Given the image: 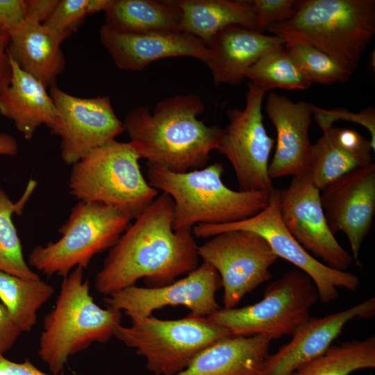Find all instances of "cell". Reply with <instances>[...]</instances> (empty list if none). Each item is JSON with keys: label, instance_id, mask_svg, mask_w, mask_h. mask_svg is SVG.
<instances>
[{"label": "cell", "instance_id": "obj_9", "mask_svg": "<svg viewBox=\"0 0 375 375\" xmlns=\"http://www.w3.org/2000/svg\"><path fill=\"white\" fill-rule=\"evenodd\" d=\"M318 300L311 278L299 269H291L267 285L260 301L220 308L206 318L234 335H265L272 340L291 335L310 317V309Z\"/></svg>", "mask_w": 375, "mask_h": 375}, {"label": "cell", "instance_id": "obj_29", "mask_svg": "<svg viewBox=\"0 0 375 375\" xmlns=\"http://www.w3.org/2000/svg\"><path fill=\"white\" fill-rule=\"evenodd\" d=\"M244 76L266 92L275 88L307 90L313 83L290 56L285 45L262 56Z\"/></svg>", "mask_w": 375, "mask_h": 375}, {"label": "cell", "instance_id": "obj_25", "mask_svg": "<svg viewBox=\"0 0 375 375\" xmlns=\"http://www.w3.org/2000/svg\"><path fill=\"white\" fill-rule=\"evenodd\" d=\"M181 11V30L207 46L222 29L239 25L256 31L251 0H176Z\"/></svg>", "mask_w": 375, "mask_h": 375}, {"label": "cell", "instance_id": "obj_19", "mask_svg": "<svg viewBox=\"0 0 375 375\" xmlns=\"http://www.w3.org/2000/svg\"><path fill=\"white\" fill-rule=\"evenodd\" d=\"M375 298L322 317H310L276 353L265 358L260 375H290L298 367L324 352L350 321L373 317Z\"/></svg>", "mask_w": 375, "mask_h": 375}, {"label": "cell", "instance_id": "obj_1", "mask_svg": "<svg viewBox=\"0 0 375 375\" xmlns=\"http://www.w3.org/2000/svg\"><path fill=\"white\" fill-rule=\"evenodd\" d=\"M112 247L94 285L108 296L144 278L153 287L167 285L198 267L192 228L174 230V201L165 192L135 219Z\"/></svg>", "mask_w": 375, "mask_h": 375}, {"label": "cell", "instance_id": "obj_6", "mask_svg": "<svg viewBox=\"0 0 375 375\" xmlns=\"http://www.w3.org/2000/svg\"><path fill=\"white\" fill-rule=\"evenodd\" d=\"M140 158L130 142L114 140L94 149L72 165L70 194L78 201L110 206L135 219L158 196L141 172Z\"/></svg>", "mask_w": 375, "mask_h": 375}, {"label": "cell", "instance_id": "obj_31", "mask_svg": "<svg viewBox=\"0 0 375 375\" xmlns=\"http://www.w3.org/2000/svg\"><path fill=\"white\" fill-rule=\"evenodd\" d=\"M285 47L312 83L324 85L344 83L353 74L331 57L312 47L285 45Z\"/></svg>", "mask_w": 375, "mask_h": 375}, {"label": "cell", "instance_id": "obj_28", "mask_svg": "<svg viewBox=\"0 0 375 375\" xmlns=\"http://www.w3.org/2000/svg\"><path fill=\"white\" fill-rule=\"evenodd\" d=\"M375 367V337L331 345L324 352L302 365L290 375H349Z\"/></svg>", "mask_w": 375, "mask_h": 375}, {"label": "cell", "instance_id": "obj_35", "mask_svg": "<svg viewBox=\"0 0 375 375\" xmlns=\"http://www.w3.org/2000/svg\"><path fill=\"white\" fill-rule=\"evenodd\" d=\"M26 19L25 0H0V31L8 35Z\"/></svg>", "mask_w": 375, "mask_h": 375}, {"label": "cell", "instance_id": "obj_11", "mask_svg": "<svg viewBox=\"0 0 375 375\" xmlns=\"http://www.w3.org/2000/svg\"><path fill=\"white\" fill-rule=\"evenodd\" d=\"M266 92L249 83L243 109L227 111L228 124L217 150L231 162L240 191L272 192L274 188L269 175V158L274 140L268 135L262 113Z\"/></svg>", "mask_w": 375, "mask_h": 375}, {"label": "cell", "instance_id": "obj_33", "mask_svg": "<svg viewBox=\"0 0 375 375\" xmlns=\"http://www.w3.org/2000/svg\"><path fill=\"white\" fill-rule=\"evenodd\" d=\"M313 116L319 126L323 131L332 126L334 122L342 119L358 123L366 128L371 135L369 140L372 147L375 149V110L369 107L354 113L343 108H335L326 110L313 107Z\"/></svg>", "mask_w": 375, "mask_h": 375}, {"label": "cell", "instance_id": "obj_30", "mask_svg": "<svg viewBox=\"0 0 375 375\" xmlns=\"http://www.w3.org/2000/svg\"><path fill=\"white\" fill-rule=\"evenodd\" d=\"M17 214L13 203L0 186V272L24 278H40L26 262L19 237L12 222Z\"/></svg>", "mask_w": 375, "mask_h": 375}, {"label": "cell", "instance_id": "obj_3", "mask_svg": "<svg viewBox=\"0 0 375 375\" xmlns=\"http://www.w3.org/2000/svg\"><path fill=\"white\" fill-rule=\"evenodd\" d=\"M266 30L285 46L312 47L353 73L375 34V1L301 0L290 19Z\"/></svg>", "mask_w": 375, "mask_h": 375}, {"label": "cell", "instance_id": "obj_40", "mask_svg": "<svg viewBox=\"0 0 375 375\" xmlns=\"http://www.w3.org/2000/svg\"><path fill=\"white\" fill-rule=\"evenodd\" d=\"M18 152L16 139L7 133H0V155L14 156Z\"/></svg>", "mask_w": 375, "mask_h": 375}, {"label": "cell", "instance_id": "obj_23", "mask_svg": "<svg viewBox=\"0 0 375 375\" xmlns=\"http://www.w3.org/2000/svg\"><path fill=\"white\" fill-rule=\"evenodd\" d=\"M8 35V53L17 65L47 88L56 85L65 69L60 45L69 36L29 21Z\"/></svg>", "mask_w": 375, "mask_h": 375}, {"label": "cell", "instance_id": "obj_7", "mask_svg": "<svg viewBox=\"0 0 375 375\" xmlns=\"http://www.w3.org/2000/svg\"><path fill=\"white\" fill-rule=\"evenodd\" d=\"M131 325H119V341L144 358L154 375H173L183 370L203 349L216 340L233 335L207 318L188 315L179 319L131 316Z\"/></svg>", "mask_w": 375, "mask_h": 375}, {"label": "cell", "instance_id": "obj_24", "mask_svg": "<svg viewBox=\"0 0 375 375\" xmlns=\"http://www.w3.org/2000/svg\"><path fill=\"white\" fill-rule=\"evenodd\" d=\"M9 58L12 76L9 86L0 94V114L12 120L29 140L41 126L49 128L53 124L56 108L47 88Z\"/></svg>", "mask_w": 375, "mask_h": 375}, {"label": "cell", "instance_id": "obj_38", "mask_svg": "<svg viewBox=\"0 0 375 375\" xmlns=\"http://www.w3.org/2000/svg\"><path fill=\"white\" fill-rule=\"evenodd\" d=\"M0 375H54L40 371L31 362H15L0 353Z\"/></svg>", "mask_w": 375, "mask_h": 375}, {"label": "cell", "instance_id": "obj_17", "mask_svg": "<svg viewBox=\"0 0 375 375\" xmlns=\"http://www.w3.org/2000/svg\"><path fill=\"white\" fill-rule=\"evenodd\" d=\"M101 44L120 69L142 71L152 62L172 57H191L205 64L210 51L199 38L183 31L140 33L116 31L103 24Z\"/></svg>", "mask_w": 375, "mask_h": 375}, {"label": "cell", "instance_id": "obj_18", "mask_svg": "<svg viewBox=\"0 0 375 375\" xmlns=\"http://www.w3.org/2000/svg\"><path fill=\"white\" fill-rule=\"evenodd\" d=\"M313 107L304 101L294 103L274 92L267 95L265 111L276 128L277 138L268 169L272 179L309 173L312 144L308 132Z\"/></svg>", "mask_w": 375, "mask_h": 375}, {"label": "cell", "instance_id": "obj_2", "mask_svg": "<svg viewBox=\"0 0 375 375\" xmlns=\"http://www.w3.org/2000/svg\"><path fill=\"white\" fill-rule=\"evenodd\" d=\"M204 110L199 95L178 94L158 102L152 112L134 108L122 122L129 142L148 165L183 173L206 167L219 146L223 129L199 119Z\"/></svg>", "mask_w": 375, "mask_h": 375}, {"label": "cell", "instance_id": "obj_34", "mask_svg": "<svg viewBox=\"0 0 375 375\" xmlns=\"http://www.w3.org/2000/svg\"><path fill=\"white\" fill-rule=\"evenodd\" d=\"M256 17V31L262 33L274 24L290 19L296 12L299 1L251 0Z\"/></svg>", "mask_w": 375, "mask_h": 375}, {"label": "cell", "instance_id": "obj_5", "mask_svg": "<svg viewBox=\"0 0 375 375\" xmlns=\"http://www.w3.org/2000/svg\"><path fill=\"white\" fill-rule=\"evenodd\" d=\"M122 317V311L94 302L83 269L76 267L63 277L55 306L44 319L38 355L58 375L70 356L94 342H108Z\"/></svg>", "mask_w": 375, "mask_h": 375}, {"label": "cell", "instance_id": "obj_41", "mask_svg": "<svg viewBox=\"0 0 375 375\" xmlns=\"http://www.w3.org/2000/svg\"><path fill=\"white\" fill-rule=\"evenodd\" d=\"M111 0H88V15L104 11L110 5Z\"/></svg>", "mask_w": 375, "mask_h": 375}, {"label": "cell", "instance_id": "obj_36", "mask_svg": "<svg viewBox=\"0 0 375 375\" xmlns=\"http://www.w3.org/2000/svg\"><path fill=\"white\" fill-rule=\"evenodd\" d=\"M22 333L0 301V353L10 350Z\"/></svg>", "mask_w": 375, "mask_h": 375}, {"label": "cell", "instance_id": "obj_10", "mask_svg": "<svg viewBox=\"0 0 375 375\" xmlns=\"http://www.w3.org/2000/svg\"><path fill=\"white\" fill-rule=\"evenodd\" d=\"M231 230L250 231L262 236L278 258L291 262L311 278L319 299L324 303L338 298V288L356 291L360 285L356 275L322 263L293 238L281 217L277 189L271 192L268 205L254 216L228 224H197L192 227V232L196 238H207Z\"/></svg>", "mask_w": 375, "mask_h": 375}, {"label": "cell", "instance_id": "obj_21", "mask_svg": "<svg viewBox=\"0 0 375 375\" xmlns=\"http://www.w3.org/2000/svg\"><path fill=\"white\" fill-rule=\"evenodd\" d=\"M369 140L351 128L333 127L312 144L309 176L313 184L322 190L347 172L373 162Z\"/></svg>", "mask_w": 375, "mask_h": 375}, {"label": "cell", "instance_id": "obj_15", "mask_svg": "<svg viewBox=\"0 0 375 375\" xmlns=\"http://www.w3.org/2000/svg\"><path fill=\"white\" fill-rule=\"evenodd\" d=\"M281 219L305 249L322 259L326 265L346 271L353 261L351 254L331 232L321 204L320 190L309 174L293 177L287 188L277 189Z\"/></svg>", "mask_w": 375, "mask_h": 375}, {"label": "cell", "instance_id": "obj_14", "mask_svg": "<svg viewBox=\"0 0 375 375\" xmlns=\"http://www.w3.org/2000/svg\"><path fill=\"white\" fill-rule=\"evenodd\" d=\"M222 288L217 270L203 261L195 269L178 281L160 287L142 288L134 285L114 292L104 299L106 306L131 316L149 317L165 306H183L189 315L206 318L221 308L215 294Z\"/></svg>", "mask_w": 375, "mask_h": 375}, {"label": "cell", "instance_id": "obj_32", "mask_svg": "<svg viewBox=\"0 0 375 375\" xmlns=\"http://www.w3.org/2000/svg\"><path fill=\"white\" fill-rule=\"evenodd\" d=\"M88 0H59L49 18L42 24L70 36L88 16Z\"/></svg>", "mask_w": 375, "mask_h": 375}, {"label": "cell", "instance_id": "obj_22", "mask_svg": "<svg viewBox=\"0 0 375 375\" xmlns=\"http://www.w3.org/2000/svg\"><path fill=\"white\" fill-rule=\"evenodd\" d=\"M272 340L265 335H231L200 351L173 375H260Z\"/></svg>", "mask_w": 375, "mask_h": 375}, {"label": "cell", "instance_id": "obj_26", "mask_svg": "<svg viewBox=\"0 0 375 375\" xmlns=\"http://www.w3.org/2000/svg\"><path fill=\"white\" fill-rule=\"evenodd\" d=\"M105 25L119 32L181 31L176 0H111Z\"/></svg>", "mask_w": 375, "mask_h": 375}, {"label": "cell", "instance_id": "obj_12", "mask_svg": "<svg viewBox=\"0 0 375 375\" xmlns=\"http://www.w3.org/2000/svg\"><path fill=\"white\" fill-rule=\"evenodd\" d=\"M198 256L218 272L225 308L272 278L270 268L278 257L260 235L246 230L227 231L198 247Z\"/></svg>", "mask_w": 375, "mask_h": 375}, {"label": "cell", "instance_id": "obj_8", "mask_svg": "<svg viewBox=\"0 0 375 375\" xmlns=\"http://www.w3.org/2000/svg\"><path fill=\"white\" fill-rule=\"evenodd\" d=\"M131 220L115 207L78 201L60 228V238L35 247L29 265L49 276L64 277L76 267L84 269L95 255L114 246Z\"/></svg>", "mask_w": 375, "mask_h": 375}, {"label": "cell", "instance_id": "obj_4", "mask_svg": "<svg viewBox=\"0 0 375 375\" xmlns=\"http://www.w3.org/2000/svg\"><path fill=\"white\" fill-rule=\"evenodd\" d=\"M147 165L149 184L168 194L174 201V230L192 228L199 224L240 222L263 210L270 199L271 192L228 188L222 179L224 167L219 162L183 173Z\"/></svg>", "mask_w": 375, "mask_h": 375}, {"label": "cell", "instance_id": "obj_16", "mask_svg": "<svg viewBox=\"0 0 375 375\" xmlns=\"http://www.w3.org/2000/svg\"><path fill=\"white\" fill-rule=\"evenodd\" d=\"M320 193L321 204L331 232L347 236L358 264L362 242L375 215V164L354 169L328 184Z\"/></svg>", "mask_w": 375, "mask_h": 375}, {"label": "cell", "instance_id": "obj_20", "mask_svg": "<svg viewBox=\"0 0 375 375\" xmlns=\"http://www.w3.org/2000/svg\"><path fill=\"white\" fill-rule=\"evenodd\" d=\"M283 45L278 36L231 25L217 33L207 44L210 57L206 65L215 85H239L244 72L262 56Z\"/></svg>", "mask_w": 375, "mask_h": 375}, {"label": "cell", "instance_id": "obj_39", "mask_svg": "<svg viewBox=\"0 0 375 375\" xmlns=\"http://www.w3.org/2000/svg\"><path fill=\"white\" fill-rule=\"evenodd\" d=\"M9 35L0 31V94L10 85L12 70L8 53Z\"/></svg>", "mask_w": 375, "mask_h": 375}, {"label": "cell", "instance_id": "obj_27", "mask_svg": "<svg viewBox=\"0 0 375 375\" xmlns=\"http://www.w3.org/2000/svg\"><path fill=\"white\" fill-rule=\"evenodd\" d=\"M53 293V287L40 278H24L0 272V301L22 332L32 330L39 309Z\"/></svg>", "mask_w": 375, "mask_h": 375}, {"label": "cell", "instance_id": "obj_37", "mask_svg": "<svg viewBox=\"0 0 375 375\" xmlns=\"http://www.w3.org/2000/svg\"><path fill=\"white\" fill-rule=\"evenodd\" d=\"M59 0H25L26 21L44 24L51 15Z\"/></svg>", "mask_w": 375, "mask_h": 375}, {"label": "cell", "instance_id": "obj_13", "mask_svg": "<svg viewBox=\"0 0 375 375\" xmlns=\"http://www.w3.org/2000/svg\"><path fill=\"white\" fill-rule=\"evenodd\" d=\"M56 119L49 128L60 139L63 162L72 165L90 151L112 140L124 131L108 96L80 97L59 88H49Z\"/></svg>", "mask_w": 375, "mask_h": 375}]
</instances>
